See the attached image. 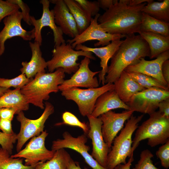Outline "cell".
<instances>
[{"label": "cell", "mask_w": 169, "mask_h": 169, "mask_svg": "<svg viewBox=\"0 0 169 169\" xmlns=\"http://www.w3.org/2000/svg\"><path fill=\"white\" fill-rule=\"evenodd\" d=\"M76 23L79 34L89 26L92 18L89 16L75 0H64Z\"/></svg>", "instance_id": "28"}, {"label": "cell", "mask_w": 169, "mask_h": 169, "mask_svg": "<svg viewBox=\"0 0 169 169\" xmlns=\"http://www.w3.org/2000/svg\"><path fill=\"white\" fill-rule=\"evenodd\" d=\"M134 112L125 110L120 113L112 110L108 111L100 116L102 124L101 131L105 142L110 149L115 138L124 126L125 121L133 115Z\"/></svg>", "instance_id": "16"}, {"label": "cell", "mask_w": 169, "mask_h": 169, "mask_svg": "<svg viewBox=\"0 0 169 169\" xmlns=\"http://www.w3.org/2000/svg\"><path fill=\"white\" fill-rule=\"evenodd\" d=\"M156 155L160 159L161 166L167 169L169 167V140L159 147Z\"/></svg>", "instance_id": "38"}, {"label": "cell", "mask_w": 169, "mask_h": 169, "mask_svg": "<svg viewBox=\"0 0 169 169\" xmlns=\"http://www.w3.org/2000/svg\"><path fill=\"white\" fill-rule=\"evenodd\" d=\"M153 156L149 150H143L140 154L139 160L132 169H160L153 164L151 158Z\"/></svg>", "instance_id": "34"}, {"label": "cell", "mask_w": 169, "mask_h": 169, "mask_svg": "<svg viewBox=\"0 0 169 169\" xmlns=\"http://www.w3.org/2000/svg\"><path fill=\"white\" fill-rule=\"evenodd\" d=\"M169 59V50L161 54L155 59L152 60H146L144 58H141L136 63L126 67L124 71L146 74L155 78L164 85L169 87L161 73L163 63Z\"/></svg>", "instance_id": "18"}, {"label": "cell", "mask_w": 169, "mask_h": 169, "mask_svg": "<svg viewBox=\"0 0 169 169\" xmlns=\"http://www.w3.org/2000/svg\"><path fill=\"white\" fill-rule=\"evenodd\" d=\"M134 161L133 155H132L125 164H119L116 166L113 169H130L132 163Z\"/></svg>", "instance_id": "45"}, {"label": "cell", "mask_w": 169, "mask_h": 169, "mask_svg": "<svg viewBox=\"0 0 169 169\" xmlns=\"http://www.w3.org/2000/svg\"><path fill=\"white\" fill-rule=\"evenodd\" d=\"M114 89L113 83H107L100 87L86 89L72 88L62 91L61 95L66 100L75 102L81 115L87 116L91 115L98 97L104 93Z\"/></svg>", "instance_id": "7"}, {"label": "cell", "mask_w": 169, "mask_h": 169, "mask_svg": "<svg viewBox=\"0 0 169 169\" xmlns=\"http://www.w3.org/2000/svg\"><path fill=\"white\" fill-rule=\"evenodd\" d=\"M62 136V139H58L52 142L51 150L56 151L65 148L72 149L79 153L93 169H107L100 166L89 153L90 147L86 144L88 141L86 135L84 133L74 137L66 131L63 133Z\"/></svg>", "instance_id": "11"}, {"label": "cell", "mask_w": 169, "mask_h": 169, "mask_svg": "<svg viewBox=\"0 0 169 169\" xmlns=\"http://www.w3.org/2000/svg\"><path fill=\"white\" fill-rule=\"evenodd\" d=\"M113 84L114 90L120 99L126 104L134 94L145 89L132 79L124 70Z\"/></svg>", "instance_id": "23"}, {"label": "cell", "mask_w": 169, "mask_h": 169, "mask_svg": "<svg viewBox=\"0 0 169 169\" xmlns=\"http://www.w3.org/2000/svg\"><path fill=\"white\" fill-rule=\"evenodd\" d=\"M10 89L1 87L0 86V97Z\"/></svg>", "instance_id": "48"}, {"label": "cell", "mask_w": 169, "mask_h": 169, "mask_svg": "<svg viewBox=\"0 0 169 169\" xmlns=\"http://www.w3.org/2000/svg\"><path fill=\"white\" fill-rule=\"evenodd\" d=\"M120 39L112 41L109 44L100 47L91 48L79 44L74 48L76 50L90 52L100 59V66L102 69L99 74V83L101 82L103 85L105 84V78L107 71L108 61L123 42V40Z\"/></svg>", "instance_id": "20"}, {"label": "cell", "mask_w": 169, "mask_h": 169, "mask_svg": "<svg viewBox=\"0 0 169 169\" xmlns=\"http://www.w3.org/2000/svg\"><path fill=\"white\" fill-rule=\"evenodd\" d=\"M17 112V110L13 108H0V118L12 121L14 115Z\"/></svg>", "instance_id": "40"}, {"label": "cell", "mask_w": 169, "mask_h": 169, "mask_svg": "<svg viewBox=\"0 0 169 169\" xmlns=\"http://www.w3.org/2000/svg\"><path fill=\"white\" fill-rule=\"evenodd\" d=\"M158 108L159 111L169 118V98L161 101L158 105Z\"/></svg>", "instance_id": "42"}, {"label": "cell", "mask_w": 169, "mask_h": 169, "mask_svg": "<svg viewBox=\"0 0 169 169\" xmlns=\"http://www.w3.org/2000/svg\"><path fill=\"white\" fill-rule=\"evenodd\" d=\"M68 169H82L78 162L74 161L72 158L70 159L68 165Z\"/></svg>", "instance_id": "47"}, {"label": "cell", "mask_w": 169, "mask_h": 169, "mask_svg": "<svg viewBox=\"0 0 169 169\" xmlns=\"http://www.w3.org/2000/svg\"><path fill=\"white\" fill-rule=\"evenodd\" d=\"M90 17L95 16L98 13L100 8L97 1L87 0H75Z\"/></svg>", "instance_id": "35"}, {"label": "cell", "mask_w": 169, "mask_h": 169, "mask_svg": "<svg viewBox=\"0 0 169 169\" xmlns=\"http://www.w3.org/2000/svg\"><path fill=\"white\" fill-rule=\"evenodd\" d=\"M169 98V91L154 87L134 94L126 104L130 110L150 115L156 111L161 101Z\"/></svg>", "instance_id": "9"}, {"label": "cell", "mask_w": 169, "mask_h": 169, "mask_svg": "<svg viewBox=\"0 0 169 169\" xmlns=\"http://www.w3.org/2000/svg\"><path fill=\"white\" fill-rule=\"evenodd\" d=\"M90 63V59L84 57L81 60L76 71L70 79L64 80L59 86V90L62 91L73 87H98L99 83L97 78L94 76L100 71H92L89 67Z\"/></svg>", "instance_id": "17"}, {"label": "cell", "mask_w": 169, "mask_h": 169, "mask_svg": "<svg viewBox=\"0 0 169 169\" xmlns=\"http://www.w3.org/2000/svg\"><path fill=\"white\" fill-rule=\"evenodd\" d=\"M32 52V56L28 62L22 63V67L20 70L21 74L25 75L29 79H32L38 73H45V69L47 68V64L42 56L40 49L41 46L37 42H29Z\"/></svg>", "instance_id": "21"}, {"label": "cell", "mask_w": 169, "mask_h": 169, "mask_svg": "<svg viewBox=\"0 0 169 169\" xmlns=\"http://www.w3.org/2000/svg\"><path fill=\"white\" fill-rule=\"evenodd\" d=\"M12 121L0 118V130L2 132L7 135L14 133L12 128Z\"/></svg>", "instance_id": "41"}, {"label": "cell", "mask_w": 169, "mask_h": 169, "mask_svg": "<svg viewBox=\"0 0 169 169\" xmlns=\"http://www.w3.org/2000/svg\"><path fill=\"white\" fill-rule=\"evenodd\" d=\"M100 15L98 13L94 18H92L89 26L82 33L74 38L67 40V42L71 44L73 48L78 44L93 40L98 41L94 44L95 47L104 46L109 44L112 41L125 37V35L111 34L105 32L98 22Z\"/></svg>", "instance_id": "12"}, {"label": "cell", "mask_w": 169, "mask_h": 169, "mask_svg": "<svg viewBox=\"0 0 169 169\" xmlns=\"http://www.w3.org/2000/svg\"><path fill=\"white\" fill-rule=\"evenodd\" d=\"M143 116V115L138 116L133 115L127 120L119 135L115 138L107 156V169H113L119 164H125L127 158L133 155L132 153V136Z\"/></svg>", "instance_id": "5"}, {"label": "cell", "mask_w": 169, "mask_h": 169, "mask_svg": "<svg viewBox=\"0 0 169 169\" xmlns=\"http://www.w3.org/2000/svg\"><path fill=\"white\" fill-rule=\"evenodd\" d=\"M63 121L56 124V125L65 124L78 127L81 129L84 134L87 135L89 130V125L80 121L73 114L69 111H65L62 115Z\"/></svg>", "instance_id": "32"}, {"label": "cell", "mask_w": 169, "mask_h": 169, "mask_svg": "<svg viewBox=\"0 0 169 169\" xmlns=\"http://www.w3.org/2000/svg\"><path fill=\"white\" fill-rule=\"evenodd\" d=\"M161 73L162 76L169 86V60L165 61L161 66Z\"/></svg>", "instance_id": "43"}, {"label": "cell", "mask_w": 169, "mask_h": 169, "mask_svg": "<svg viewBox=\"0 0 169 169\" xmlns=\"http://www.w3.org/2000/svg\"><path fill=\"white\" fill-rule=\"evenodd\" d=\"M140 31L152 32L169 36V23L155 18L143 12Z\"/></svg>", "instance_id": "29"}, {"label": "cell", "mask_w": 169, "mask_h": 169, "mask_svg": "<svg viewBox=\"0 0 169 169\" xmlns=\"http://www.w3.org/2000/svg\"><path fill=\"white\" fill-rule=\"evenodd\" d=\"M19 9L18 5L10 2L8 0H0V22L7 16L19 11Z\"/></svg>", "instance_id": "37"}, {"label": "cell", "mask_w": 169, "mask_h": 169, "mask_svg": "<svg viewBox=\"0 0 169 169\" xmlns=\"http://www.w3.org/2000/svg\"><path fill=\"white\" fill-rule=\"evenodd\" d=\"M44 110L38 118L32 120L25 116L23 111L18 112L16 119L20 123L19 132L17 134V152L20 151L30 139L39 135L44 131L45 123L49 117L54 112V107L48 102H45Z\"/></svg>", "instance_id": "8"}, {"label": "cell", "mask_w": 169, "mask_h": 169, "mask_svg": "<svg viewBox=\"0 0 169 169\" xmlns=\"http://www.w3.org/2000/svg\"><path fill=\"white\" fill-rule=\"evenodd\" d=\"M29 104L20 89H9L0 97V108H13L18 112L28 110Z\"/></svg>", "instance_id": "25"}, {"label": "cell", "mask_w": 169, "mask_h": 169, "mask_svg": "<svg viewBox=\"0 0 169 169\" xmlns=\"http://www.w3.org/2000/svg\"><path fill=\"white\" fill-rule=\"evenodd\" d=\"M142 11L158 20L169 23V0L162 2L150 1L145 5Z\"/></svg>", "instance_id": "26"}, {"label": "cell", "mask_w": 169, "mask_h": 169, "mask_svg": "<svg viewBox=\"0 0 169 169\" xmlns=\"http://www.w3.org/2000/svg\"><path fill=\"white\" fill-rule=\"evenodd\" d=\"M138 33L148 45L150 59L169 50V36L151 32L140 31Z\"/></svg>", "instance_id": "24"}, {"label": "cell", "mask_w": 169, "mask_h": 169, "mask_svg": "<svg viewBox=\"0 0 169 169\" xmlns=\"http://www.w3.org/2000/svg\"><path fill=\"white\" fill-rule=\"evenodd\" d=\"M10 2L17 4L22 10L23 19L28 25H31L29 14L30 8L28 5L21 0H8Z\"/></svg>", "instance_id": "39"}, {"label": "cell", "mask_w": 169, "mask_h": 169, "mask_svg": "<svg viewBox=\"0 0 169 169\" xmlns=\"http://www.w3.org/2000/svg\"><path fill=\"white\" fill-rule=\"evenodd\" d=\"M6 150L0 147V169H33L35 166H28L23 164L22 158H13Z\"/></svg>", "instance_id": "30"}, {"label": "cell", "mask_w": 169, "mask_h": 169, "mask_svg": "<svg viewBox=\"0 0 169 169\" xmlns=\"http://www.w3.org/2000/svg\"><path fill=\"white\" fill-rule=\"evenodd\" d=\"M149 118L138 126L132 140V153L140 142L147 139V144L154 147L169 140V118L159 111L149 115Z\"/></svg>", "instance_id": "4"}, {"label": "cell", "mask_w": 169, "mask_h": 169, "mask_svg": "<svg viewBox=\"0 0 169 169\" xmlns=\"http://www.w3.org/2000/svg\"><path fill=\"white\" fill-rule=\"evenodd\" d=\"M22 19V12L19 11L4 18V26L0 32V56L4 52L5 43L7 39L17 36L20 37L26 41L34 38V29L30 31L24 29L21 24Z\"/></svg>", "instance_id": "15"}, {"label": "cell", "mask_w": 169, "mask_h": 169, "mask_svg": "<svg viewBox=\"0 0 169 169\" xmlns=\"http://www.w3.org/2000/svg\"><path fill=\"white\" fill-rule=\"evenodd\" d=\"M52 52V58L47 62V67L50 73L61 68L65 73L71 74L76 72L79 68L80 63L77 61L79 56H84L92 59H95L91 52L74 50L68 43L54 46Z\"/></svg>", "instance_id": "6"}, {"label": "cell", "mask_w": 169, "mask_h": 169, "mask_svg": "<svg viewBox=\"0 0 169 169\" xmlns=\"http://www.w3.org/2000/svg\"><path fill=\"white\" fill-rule=\"evenodd\" d=\"M144 3L129 6L118 0L98 18V22L102 29L111 34L125 36L140 31Z\"/></svg>", "instance_id": "1"}, {"label": "cell", "mask_w": 169, "mask_h": 169, "mask_svg": "<svg viewBox=\"0 0 169 169\" xmlns=\"http://www.w3.org/2000/svg\"><path fill=\"white\" fill-rule=\"evenodd\" d=\"M117 1V0H98L97 2L100 8L106 11L109 8Z\"/></svg>", "instance_id": "44"}, {"label": "cell", "mask_w": 169, "mask_h": 169, "mask_svg": "<svg viewBox=\"0 0 169 169\" xmlns=\"http://www.w3.org/2000/svg\"><path fill=\"white\" fill-rule=\"evenodd\" d=\"M118 108L130 110L129 106L120 99L114 90H111L104 93L98 97L91 115L98 117L108 111Z\"/></svg>", "instance_id": "22"}, {"label": "cell", "mask_w": 169, "mask_h": 169, "mask_svg": "<svg viewBox=\"0 0 169 169\" xmlns=\"http://www.w3.org/2000/svg\"><path fill=\"white\" fill-rule=\"evenodd\" d=\"M31 79L28 78L25 74H22L11 79L0 77V86L8 89L13 87L15 89H21L27 84Z\"/></svg>", "instance_id": "33"}, {"label": "cell", "mask_w": 169, "mask_h": 169, "mask_svg": "<svg viewBox=\"0 0 169 169\" xmlns=\"http://www.w3.org/2000/svg\"><path fill=\"white\" fill-rule=\"evenodd\" d=\"M126 72L132 79L145 89L155 87L169 91V87L150 76L139 73Z\"/></svg>", "instance_id": "31"}, {"label": "cell", "mask_w": 169, "mask_h": 169, "mask_svg": "<svg viewBox=\"0 0 169 169\" xmlns=\"http://www.w3.org/2000/svg\"><path fill=\"white\" fill-rule=\"evenodd\" d=\"M65 76L61 68L51 73H38L20 89L21 92L29 104L44 109V101L49 99L50 93L59 91V86L63 82Z\"/></svg>", "instance_id": "3"}, {"label": "cell", "mask_w": 169, "mask_h": 169, "mask_svg": "<svg viewBox=\"0 0 169 169\" xmlns=\"http://www.w3.org/2000/svg\"><path fill=\"white\" fill-rule=\"evenodd\" d=\"M48 135L45 130L39 135L32 137L24 149L11 155V157L24 158V164L28 166H35L40 162L50 160L55 151L49 150L45 147V140Z\"/></svg>", "instance_id": "10"}, {"label": "cell", "mask_w": 169, "mask_h": 169, "mask_svg": "<svg viewBox=\"0 0 169 169\" xmlns=\"http://www.w3.org/2000/svg\"><path fill=\"white\" fill-rule=\"evenodd\" d=\"M17 134L7 135L0 132V145L1 147L7 151L12 155L13 144L17 141Z\"/></svg>", "instance_id": "36"}, {"label": "cell", "mask_w": 169, "mask_h": 169, "mask_svg": "<svg viewBox=\"0 0 169 169\" xmlns=\"http://www.w3.org/2000/svg\"><path fill=\"white\" fill-rule=\"evenodd\" d=\"M49 1L55 4L52 9L55 22L63 33L72 38L79 34L75 21L64 0Z\"/></svg>", "instance_id": "19"}, {"label": "cell", "mask_w": 169, "mask_h": 169, "mask_svg": "<svg viewBox=\"0 0 169 169\" xmlns=\"http://www.w3.org/2000/svg\"><path fill=\"white\" fill-rule=\"evenodd\" d=\"M40 3L42 5L43 7V13L41 18L36 19L34 16H30L31 24L34 26L35 30L34 41L41 45L42 41L41 30L43 27L48 26L53 32L54 46L65 43L62 31L55 22L53 10H49V1L41 0Z\"/></svg>", "instance_id": "13"}, {"label": "cell", "mask_w": 169, "mask_h": 169, "mask_svg": "<svg viewBox=\"0 0 169 169\" xmlns=\"http://www.w3.org/2000/svg\"><path fill=\"white\" fill-rule=\"evenodd\" d=\"M150 0H120L121 2L129 6H136L144 3H148Z\"/></svg>", "instance_id": "46"}, {"label": "cell", "mask_w": 169, "mask_h": 169, "mask_svg": "<svg viewBox=\"0 0 169 169\" xmlns=\"http://www.w3.org/2000/svg\"><path fill=\"white\" fill-rule=\"evenodd\" d=\"M87 117L89 130L87 136L91 139L92 145L91 155L100 166L106 168L107 156L110 149L103 138L102 121L100 116L96 118L90 115Z\"/></svg>", "instance_id": "14"}, {"label": "cell", "mask_w": 169, "mask_h": 169, "mask_svg": "<svg viewBox=\"0 0 169 169\" xmlns=\"http://www.w3.org/2000/svg\"><path fill=\"white\" fill-rule=\"evenodd\" d=\"M150 49L146 42L139 35H127L111 58L105 78V84L114 83L128 66L141 58L149 57Z\"/></svg>", "instance_id": "2"}, {"label": "cell", "mask_w": 169, "mask_h": 169, "mask_svg": "<svg viewBox=\"0 0 169 169\" xmlns=\"http://www.w3.org/2000/svg\"><path fill=\"white\" fill-rule=\"evenodd\" d=\"M71 158L64 149L61 148L55 151L50 160L38 163L33 169H68V165Z\"/></svg>", "instance_id": "27"}]
</instances>
